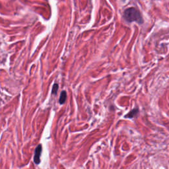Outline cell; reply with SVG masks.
Here are the masks:
<instances>
[{"instance_id": "obj_5", "label": "cell", "mask_w": 169, "mask_h": 169, "mask_svg": "<svg viewBox=\"0 0 169 169\" xmlns=\"http://www.w3.org/2000/svg\"><path fill=\"white\" fill-rule=\"evenodd\" d=\"M59 88V86L57 83H55L53 85V87H52V95H55V94H56L58 92V90Z\"/></svg>"}, {"instance_id": "obj_3", "label": "cell", "mask_w": 169, "mask_h": 169, "mask_svg": "<svg viewBox=\"0 0 169 169\" xmlns=\"http://www.w3.org/2000/svg\"><path fill=\"white\" fill-rule=\"evenodd\" d=\"M138 112H139V109L137 108H136L129 112L127 115H125V118H133L136 117L137 115Z\"/></svg>"}, {"instance_id": "obj_2", "label": "cell", "mask_w": 169, "mask_h": 169, "mask_svg": "<svg viewBox=\"0 0 169 169\" xmlns=\"http://www.w3.org/2000/svg\"><path fill=\"white\" fill-rule=\"evenodd\" d=\"M42 145L40 144L38 145L36 149H35L34 161L37 164H40V155L42 153Z\"/></svg>"}, {"instance_id": "obj_1", "label": "cell", "mask_w": 169, "mask_h": 169, "mask_svg": "<svg viewBox=\"0 0 169 169\" xmlns=\"http://www.w3.org/2000/svg\"><path fill=\"white\" fill-rule=\"evenodd\" d=\"M124 18L128 23L136 22L139 24H142L143 23L140 12L134 7H129L125 9L124 13Z\"/></svg>"}, {"instance_id": "obj_4", "label": "cell", "mask_w": 169, "mask_h": 169, "mask_svg": "<svg viewBox=\"0 0 169 169\" xmlns=\"http://www.w3.org/2000/svg\"><path fill=\"white\" fill-rule=\"evenodd\" d=\"M66 97H67V93H66V92L65 91H63L61 93L60 100H59V103H60V104H63L65 103V100H66Z\"/></svg>"}]
</instances>
